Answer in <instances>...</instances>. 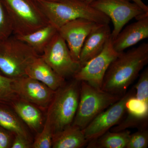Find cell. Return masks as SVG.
Listing matches in <instances>:
<instances>
[{"mask_svg": "<svg viewBox=\"0 0 148 148\" xmlns=\"http://www.w3.org/2000/svg\"><path fill=\"white\" fill-rule=\"evenodd\" d=\"M148 63V44L120 53L109 66L101 89L122 96Z\"/></svg>", "mask_w": 148, "mask_h": 148, "instance_id": "6da1fadb", "label": "cell"}, {"mask_svg": "<svg viewBox=\"0 0 148 148\" xmlns=\"http://www.w3.org/2000/svg\"><path fill=\"white\" fill-rule=\"evenodd\" d=\"M36 1L49 24L57 30L67 22L77 18H85L97 24H109L111 21L108 16L93 8L85 1Z\"/></svg>", "mask_w": 148, "mask_h": 148, "instance_id": "7a4b0ae2", "label": "cell"}, {"mask_svg": "<svg viewBox=\"0 0 148 148\" xmlns=\"http://www.w3.org/2000/svg\"><path fill=\"white\" fill-rule=\"evenodd\" d=\"M80 83L73 78L56 90L47 112L53 134L73 123L79 102Z\"/></svg>", "mask_w": 148, "mask_h": 148, "instance_id": "3957f363", "label": "cell"}, {"mask_svg": "<svg viewBox=\"0 0 148 148\" xmlns=\"http://www.w3.org/2000/svg\"><path fill=\"white\" fill-rule=\"evenodd\" d=\"M13 34H28L49 24L36 0H1Z\"/></svg>", "mask_w": 148, "mask_h": 148, "instance_id": "277c9868", "label": "cell"}, {"mask_svg": "<svg viewBox=\"0 0 148 148\" xmlns=\"http://www.w3.org/2000/svg\"><path fill=\"white\" fill-rule=\"evenodd\" d=\"M40 55L15 36L0 40V71L12 79L26 76V69Z\"/></svg>", "mask_w": 148, "mask_h": 148, "instance_id": "5b68a950", "label": "cell"}, {"mask_svg": "<svg viewBox=\"0 0 148 148\" xmlns=\"http://www.w3.org/2000/svg\"><path fill=\"white\" fill-rule=\"evenodd\" d=\"M121 97L81 82L79 102L72 125L83 130L98 115Z\"/></svg>", "mask_w": 148, "mask_h": 148, "instance_id": "8992f818", "label": "cell"}, {"mask_svg": "<svg viewBox=\"0 0 148 148\" xmlns=\"http://www.w3.org/2000/svg\"><path fill=\"white\" fill-rule=\"evenodd\" d=\"M131 0H95L90 5L108 16L112 22V39L115 38L125 25L133 18L139 19L148 14Z\"/></svg>", "mask_w": 148, "mask_h": 148, "instance_id": "52a82bcc", "label": "cell"}, {"mask_svg": "<svg viewBox=\"0 0 148 148\" xmlns=\"http://www.w3.org/2000/svg\"><path fill=\"white\" fill-rule=\"evenodd\" d=\"M40 56L56 73L65 79L73 78L81 67L79 61L72 56L66 42L58 32Z\"/></svg>", "mask_w": 148, "mask_h": 148, "instance_id": "ba28073f", "label": "cell"}, {"mask_svg": "<svg viewBox=\"0 0 148 148\" xmlns=\"http://www.w3.org/2000/svg\"><path fill=\"white\" fill-rule=\"evenodd\" d=\"M119 54L114 49L111 37L101 53L82 66L73 78L79 82H85L95 88L101 89L107 70Z\"/></svg>", "mask_w": 148, "mask_h": 148, "instance_id": "9c48e42d", "label": "cell"}, {"mask_svg": "<svg viewBox=\"0 0 148 148\" xmlns=\"http://www.w3.org/2000/svg\"><path fill=\"white\" fill-rule=\"evenodd\" d=\"M135 95V89L132 88L119 100L98 115L82 130L88 142L100 137L121 121L126 114L127 100Z\"/></svg>", "mask_w": 148, "mask_h": 148, "instance_id": "30bf717a", "label": "cell"}, {"mask_svg": "<svg viewBox=\"0 0 148 148\" xmlns=\"http://www.w3.org/2000/svg\"><path fill=\"white\" fill-rule=\"evenodd\" d=\"M12 86L19 99L42 110L48 108L55 92L42 83L27 76L14 79Z\"/></svg>", "mask_w": 148, "mask_h": 148, "instance_id": "8fae6325", "label": "cell"}, {"mask_svg": "<svg viewBox=\"0 0 148 148\" xmlns=\"http://www.w3.org/2000/svg\"><path fill=\"white\" fill-rule=\"evenodd\" d=\"M97 24L88 19L79 18L67 22L58 29V33L66 42L75 60L79 61L84 43Z\"/></svg>", "mask_w": 148, "mask_h": 148, "instance_id": "7c38bea8", "label": "cell"}, {"mask_svg": "<svg viewBox=\"0 0 148 148\" xmlns=\"http://www.w3.org/2000/svg\"><path fill=\"white\" fill-rule=\"evenodd\" d=\"M109 24H97L86 37L80 53L79 62L81 67L103 51L111 37L112 32Z\"/></svg>", "mask_w": 148, "mask_h": 148, "instance_id": "4fadbf2b", "label": "cell"}, {"mask_svg": "<svg viewBox=\"0 0 148 148\" xmlns=\"http://www.w3.org/2000/svg\"><path fill=\"white\" fill-rule=\"evenodd\" d=\"M137 20L122 29L112 40L113 47L118 53L123 52L127 48L148 38V14Z\"/></svg>", "mask_w": 148, "mask_h": 148, "instance_id": "5bb4252c", "label": "cell"}, {"mask_svg": "<svg viewBox=\"0 0 148 148\" xmlns=\"http://www.w3.org/2000/svg\"><path fill=\"white\" fill-rule=\"evenodd\" d=\"M25 73L27 76L42 83L54 91L66 82V79L56 73L40 55L28 65Z\"/></svg>", "mask_w": 148, "mask_h": 148, "instance_id": "9a60e30c", "label": "cell"}, {"mask_svg": "<svg viewBox=\"0 0 148 148\" xmlns=\"http://www.w3.org/2000/svg\"><path fill=\"white\" fill-rule=\"evenodd\" d=\"M88 143L82 130L71 125L53 134L52 148H81Z\"/></svg>", "mask_w": 148, "mask_h": 148, "instance_id": "2e32d148", "label": "cell"}, {"mask_svg": "<svg viewBox=\"0 0 148 148\" xmlns=\"http://www.w3.org/2000/svg\"><path fill=\"white\" fill-rule=\"evenodd\" d=\"M11 107L30 129L34 132H40L43 119L42 114L38 107L20 99L14 102Z\"/></svg>", "mask_w": 148, "mask_h": 148, "instance_id": "e0dca14e", "label": "cell"}, {"mask_svg": "<svg viewBox=\"0 0 148 148\" xmlns=\"http://www.w3.org/2000/svg\"><path fill=\"white\" fill-rule=\"evenodd\" d=\"M57 32V29L49 24L31 34L14 36L32 47L38 54L41 55Z\"/></svg>", "mask_w": 148, "mask_h": 148, "instance_id": "ac0fdd59", "label": "cell"}, {"mask_svg": "<svg viewBox=\"0 0 148 148\" xmlns=\"http://www.w3.org/2000/svg\"><path fill=\"white\" fill-rule=\"evenodd\" d=\"M131 132L128 130L119 132L108 131L100 137L90 140L88 148H126Z\"/></svg>", "mask_w": 148, "mask_h": 148, "instance_id": "d6986e66", "label": "cell"}, {"mask_svg": "<svg viewBox=\"0 0 148 148\" xmlns=\"http://www.w3.org/2000/svg\"><path fill=\"white\" fill-rule=\"evenodd\" d=\"M8 107L0 105V126L15 135H21L30 140L24 125Z\"/></svg>", "mask_w": 148, "mask_h": 148, "instance_id": "ffe728a7", "label": "cell"}, {"mask_svg": "<svg viewBox=\"0 0 148 148\" xmlns=\"http://www.w3.org/2000/svg\"><path fill=\"white\" fill-rule=\"evenodd\" d=\"M14 79L6 76L0 71V105L11 107L14 102L18 100L13 90Z\"/></svg>", "mask_w": 148, "mask_h": 148, "instance_id": "44dd1931", "label": "cell"}, {"mask_svg": "<svg viewBox=\"0 0 148 148\" xmlns=\"http://www.w3.org/2000/svg\"><path fill=\"white\" fill-rule=\"evenodd\" d=\"M53 131L50 119L47 115L46 119L43 128L39 132L32 148H50L52 147Z\"/></svg>", "mask_w": 148, "mask_h": 148, "instance_id": "7402d4cb", "label": "cell"}, {"mask_svg": "<svg viewBox=\"0 0 148 148\" xmlns=\"http://www.w3.org/2000/svg\"><path fill=\"white\" fill-rule=\"evenodd\" d=\"M135 95L130 97L126 102V113L137 117L148 119V105L138 100Z\"/></svg>", "mask_w": 148, "mask_h": 148, "instance_id": "603a6c76", "label": "cell"}, {"mask_svg": "<svg viewBox=\"0 0 148 148\" xmlns=\"http://www.w3.org/2000/svg\"><path fill=\"white\" fill-rule=\"evenodd\" d=\"M135 96L138 100L148 105V68L140 75L138 82L134 86Z\"/></svg>", "mask_w": 148, "mask_h": 148, "instance_id": "cb8c5ba5", "label": "cell"}, {"mask_svg": "<svg viewBox=\"0 0 148 148\" xmlns=\"http://www.w3.org/2000/svg\"><path fill=\"white\" fill-rule=\"evenodd\" d=\"M148 146L147 128L138 129L130 135L126 148H147Z\"/></svg>", "mask_w": 148, "mask_h": 148, "instance_id": "d4e9b609", "label": "cell"}, {"mask_svg": "<svg viewBox=\"0 0 148 148\" xmlns=\"http://www.w3.org/2000/svg\"><path fill=\"white\" fill-rule=\"evenodd\" d=\"M13 34L12 27L1 0H0V40Z\"/></svg>", "mask_w": 148, "mask_h": 148, "instance_id": "484cf974", "label": "cell"}, {"mask_svg": "<svg viewBox=\"0 0 148 148\" xmlns=\"http://www.w3.org/2000/svg\"><path fill=\"white\" fill-rule=\"evenodd\" d=\"M11 148H32V145L30 140L23 136L15 135V138L11 145Z\"/></svg>", "mask_w": 148, "mask_h": 148, "instance_id": "4316f807", "label": "cell"}, {"mask_svg": "<svg viewBox=\"0 0 148 148\" xmlns=\"http://www.w3.org/2000/svg\"><path fill=\"white\" fill-rule=\"evenodd\" d=\"M8 132L0 126V148L11 147V137Z\"/></svg>", "mask_w": 148, "mask_h": 148, "instance_id": "83f0119b", "label": "cell"}, {"mask_svg": "<svg viewBox=\"0 0 148 148\" xmlns=\"http://www.w3.org/2000/svg\"><path fill=\"white\" fill-rule=\"evenodd\" d=\"M132 2L138 5L146 12H148V6L144 3L142 0H131Z\"/></svg>", "mask_w": 148, "mask_h": 148, "instance_id": "f1b7e54d", "label": "cell"}, {"mask_svg": "<svg viewBox=\"0 0 148 148\" xmlns=\"http://www.w3.org/2000/svg\"><path fill=\"white\" fill-rule=\"evenodd\" d=\"M95 1V0H85V1L86 2V3H88L90 4V3H92V1Z\"/></svg>", "mask_w": 148, "mask_h": 148, "instance_id": "f546056e", "label": "cell"}, {"mask_svg": "<svg viewBox=\"0 0 148 148\" xmlns=\"http://www.w3.org/2000/svg\"><path fill=\"white\" fill-rule=\"evenodd\" d=\"M45 1H48L54 2L61 1V0H45ZM82 1H85V0H82Z\"/></svg>", "mask_w": 148, "mask_h": 148, "instance_id": "4dcf8cb0", "label": "cell"}]
</instances>
